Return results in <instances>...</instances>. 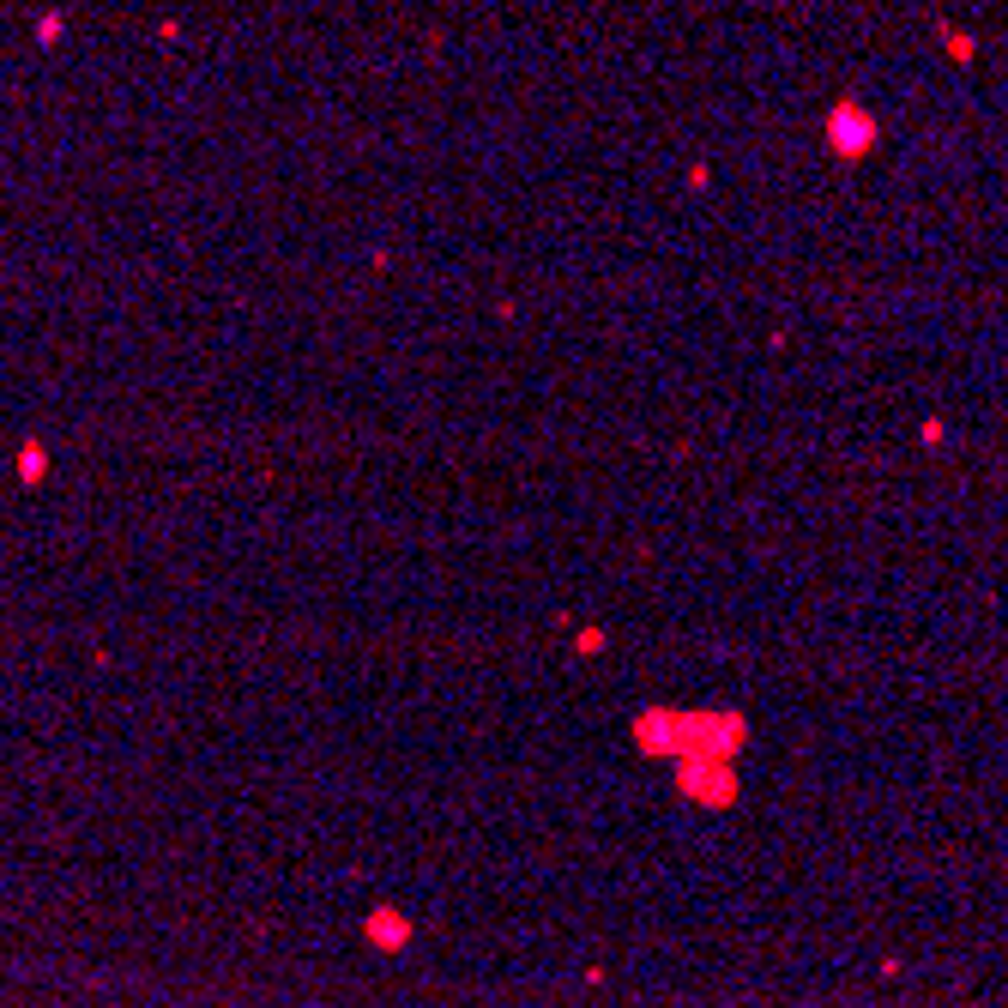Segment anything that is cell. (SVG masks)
<instances>
[{
	"label": "cell",
	"instance_id": "1",
	"mask_svg": "<svg viewBox=\"0 0 1008 1008\" xmlns=\"http://www.w3.org/2000/svg\"><path fill=\"white\" fill-rule=\"evenodd\" d=\"M833 139H839V151H858V145L876 139V127H870L858 109H839V115H833Z\"/></svg>",
	"mask_w": 1008,
	"mask_h": 1008
}]
</instances>
